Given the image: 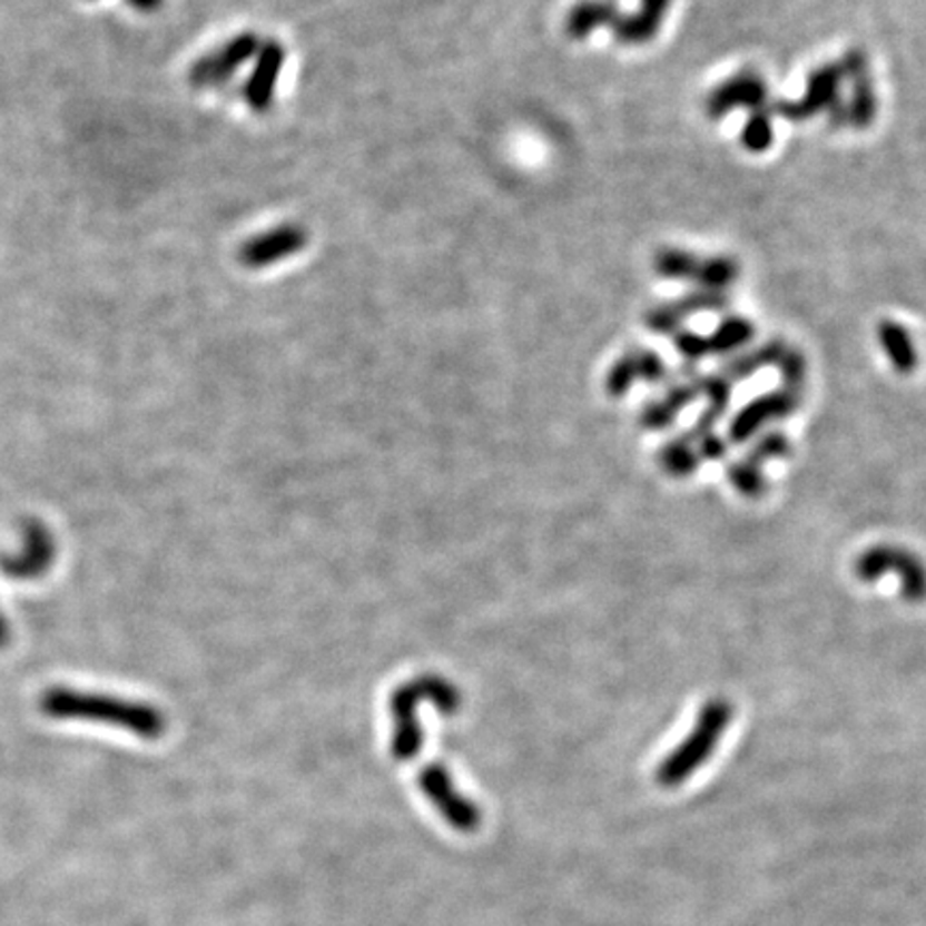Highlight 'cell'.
<instances>
[{
    "instance_id": "cell-6",
    "label": "cell",
    "mask_w": 926,
    "mask_h": 926,
    "mask_svg": "<svg viewBox=\"0 0 926 926\" xmlns=\"http://www.w3.org/2000/svg\"><path fill=\"white\" fill-rule=\"evenodd\" d=\"M262 41L256 32H240L230 39L224 48L217 52L196 60L189 69V82L191 87L206 88L221 85L230 80L232 76L243 67L247 60L258 57Z\"/></svg>"
},
{
    "instance_id": "cell-16",
    "label": "cell",
    "mask_w": 926,
    "mask_h": 926,
    "mask_svg": "<svg viewBox=\"0 0 926 926\" xmlns=\"http://www.w3.org/2000/svg\"><path fill=\"white\" fill-rule=\"evenodd\" d=\"M618 9L609 0H581L575 4L567 18L564 30L571 39H585L590 32L601 27H609L615 22Z\"/></svg>"
},
{
    "instance_id": "cell-12",
    "label": "cell",
    "mask_w": 926,
    "mask_h": 926,
    "mask_svg": "<svg viewBox=\"0 0 926 926\" xmlns=\"http://www.w3.org/2000/svg\"><path fill=\"white\" fill-rule=\"evenodd\" d=\"M751 337L752 326L747 319L729 318L717 328L715 335L699 337L693 333H684L676 339V346L684 354V358L697 361L699 356L710 354V352H727L731 347L742 346Z\"/></svg>"
},
{
    "instance_id": "cell-21",
    "label": "cell",
    "mask_w": 926,
    "mask_h": 926,
    "mask_svg": "<svg viewBox=\"0 0 926 926\" xmlns=\"http://www.w3.org/2000/svg\"><path fill=\"white\" fill-rule=\"evenodd\" d=\"M9 639H11V629H9L7 618H4V615H2V611H0V648H4V646L9 643Z\"/></svg>"
},
{
    "instance_id": "cell-20",
    "label": "cell",
    "mask_w": 926,
    "mask_h": 926,
    "mask_svg": "<svg viewBox=\"0 0 926 926\" xmlns=\"http://www.w3.org/2000/svg\"><path fill=\"white\" fill-rule=\"evenodd\" d=\"M136 11H142V13H152V11H157L161 4H164V0H127Z\"/></svg>"
},
{
    "instance_id": "cell-14",
    "label": "cell",
    "mask_w": 926,
    "mask_h": 926,
    "mask_svg": "<svg viewBox=\"0 0 926 926\" xmlns=\"http://www.w3.org/2000/svg\"><path fill=\"white\" fill-rule=\"evenodd\" d=\"M727 305L723 289H699L671 305L659 307L648 316V328L657 333H667L676 328L682 319L691 318L699 312H712Z\"/></svg>"
},
{
    "instance_id": "cell-15",
    "label": "cell",
    "mask_w": 926,
    "mask_h": 926,
    "mask_svg": "<svg viewBox=\"0 0 926 926\" xmlns=\"http://www.w3.org/2000/svg\"><path fill=\"white\" fill-rule=\"evenodd\" d=\"M666 367L659 354L654 352H631L622 356L609 372L608 391L613 397H620L629 386L643 377V380H659L663 376Z\"/></svg>"
},
{
    "instance_id": "cell-19",
    "label": "cell",
    "mask_w": 926,
    "mask_h": 926,
    "mask_svg": "<svg viewBox=\"0 0 926 926\" xmlns=\"http://www.w3.org/2000/svg\"><path fill=\"white\" fill-rule=\"evenodd\" d=\"M775 138V127H772V118L766 108L752 110L749 122L742 129V145L751 152H764L768 146L772 145Z\"/></svg>"
},
{
    "instance_id": "cell-5",
    "label": "cell",
    "mask_w": 926,
    "mask_h": 926,
    "mask_svg": "<svg viewBox=\"0 0 926 926\" xmlns=\"http://www.w3.org/2000/svg\"><path fill=\"white\" fill-rule=\"evenodd\" d=\"M418 785L437 812L449 821V826L460 833H474L479 828L481 810L457 791L446 768L437 764L425 766L418 775Z\"/></svg>"
},
{
    "instance_id": "cell-2",
    "label": "cell",
    "mask_w": 926,
    "mask_h": 926,
    "mask_svg": "<svg viewBox=\"0 0 926 926\" xmlns=\"http://www.w3.org/2000/svg\"><path fill=\"white\" fill-rule=\"evenodd\" d=\"M432 701L444 715L457 712L462 694L457 687L440 676H421L412 682H405L391 694L388 708L393 719V738L391 752L397 761L414 759L423 747V731L418 721L421 701Z\"/></svg>"
},
{
    "instance_id": "cell-7",
    "label": "cell",
    "mask_w": 926,
    "mask_h": 926,
    "mask_svg": "<svg viewBox=\"0 0 926 926\" xmlns=\"http://www.w3.org/2000/svg\"><path fill=\"white\" fill-rule=\"evenodd\" d=\"M57 558L52 532L39 523L27 521L22 528V550L0 558V571L11 579L41 578Z\"/></svg>"
},
{
    "instance_id": "cell-4",
    "label": "cell",
    "mask_w": 926,
    "mask_h": 926,
    "mask_svg": "<svg viewBox=\"0 0 926 926\" xmlns=\"http://www.w3.org/2000/svg\"><path fill=\"white\" fill-rule=\"evenodd\" d=\"M654 270L666 279L694 282L703 289H725L736 282L740 266L725 256L699 260L682 249H663L654 258Z\"/></svg>"
},
{
    "instance_id": "cell-10",
    "label": "cell",
    "mask_w": 926,
    "mask_h": 926,
    "mask_svg": "<svg viewBox=\"0 0 926 926\" xmlns=\"http://www.w3.org/2000/svg\"><path fill=\"white\" fill-rule=\"evenodd\" d=\"M843 73L851 82V99L847 104V122L867 129L877 115V97L868 73V60L863 50H849L843 62Z\"/></svg>"
},
{
    "instance_id": "cell-8",
    "label": "cell",
    "mask_w": 926,
    "mask_h": 926,
    "mask_svg": "<svg viewBox=\"0 0 926 926\" xmlns=\"http://www.w3.org/2000/svg\"><path fill=\"white\" fill-rule=\"evenodd\" d=\"M305 245L307 232L301 226H279L275 230L252 236L238 249V260L247 268H264L298 254Z\"/></svg>"
},
{
    "instance_id": "cell-1",
    "label": "cell",
    "mask_w": 926,
    "mask_h": 926,
    "mask_svg": "<svg viewBox=\"0 0 926 926\" xmlns=\"http://www.w3.org/2000/svg\"><path fill=\"white\" fill-rule=\"evenodd\" d=\"M41 710L52 719H80L120 727L146 740H157L166 731V719L157 708L110 694L50 689L41 697Z\"/></svg>"
},
{
    "instance_id": "cell-13",
    "label": "cell",
    "mask_w": 926,
    "mask_h": 926,
    "mask_svg": "<svg viewBox=\"0 0 926 926\" xmlns=\"http://www.w3.org/2000/svg\"><path fill=\"white\" fill-rule=\"evenodd\" d=\"M669 4L671 0H641L639 11L633 16L618 13L615 22L611 24L613 37L627 46L648 43L661 29Z\"/></svg>"
},
{
    "instance_id": "cell-3",
    "label": "cell",
    "mask_w": 926,
    "mask_h": 926,
    "mask_svg": "<svg viewBox=\"0 0 926 926\" xmlns=\"http://www.w3.org/2000/svg\"><path fill=\"white\" fill-rule=\"evenodd\" d=\"M845 80L840 62H828L812 69L807 78V90L798 101H781L777 112L794 122L807 120L826 110L833 125L847 122V106L840 101V82Z\"/></svg>"
},
{
    "instance_id": "cell-18",
    "label": "cell",
    "mask_w": 926,
    "mask_h": 926,
    "mask_svg": "<svg viewBox=\"0 0 926 926\" xmlns=\"http://www.w3.org/2000/svg\"><path fill=\"white\" fill-rule=\"evenodd\" d=\"M879 342H881L884 352L888 354L890 363L897 367L900 374H907V372L916 370L918 354H916V347H914L909 331L903 324L884 319L879 324Z\"/></svg>"
},
{
    "instance_id": "cell-17",
    "label": "cell",
    "mask_w": 926,
    "mask_h": 926,
    "mask_svg": "<svg viewBox=\"0 0 926 926\" xmlns=\"http://www.w3.org/2000/svg\"><path fill=\"white\" fill-rule=\"evenodd\" d=\"M796 405V393L791 391H779V393H768L766 397L752 402L742 414L740 418L733 423V435L736 437H747L751 434L755 427H759L764 421L768 418H777V416H785L787 412H791Z\"/></svg>"
},
{
    "instance_id": "cell-9",
    "label": "cell",
    "mask_w": 926,
    "mask_h": 926,
    "mask_svg": "<svg viewBox=\"0 0 926 926\" xmlns=\"http://www.w3.org/2000/svg\"><path fill=\"white\" fill-rule=\"evenodd\" d=\"M766 99H768V88L764 78L752 69H745L731 76L729 80H725L723 85H719L708 95L706 112L710 118H723L736 108L759 110V108H766Z\"/></svg>"
},
{
    "instance_id": "cell-11",
    "label": "cell",
    "mask_w": 926,
    "mask_h": 926,
    "mask_svg": "<svg viewBox=\"0 0 926 926\" xmlns=\"http://www.w3.org/2000/svg\"><path fill=\"white\" fill-rule=\"evenodd\" d=\"M284 62H286V50L282 43L277 41L262 43L256 69L245 85V99L252 110L266 112L273 106L275 87H277Z\"/></svg>"
}]
</instances>
